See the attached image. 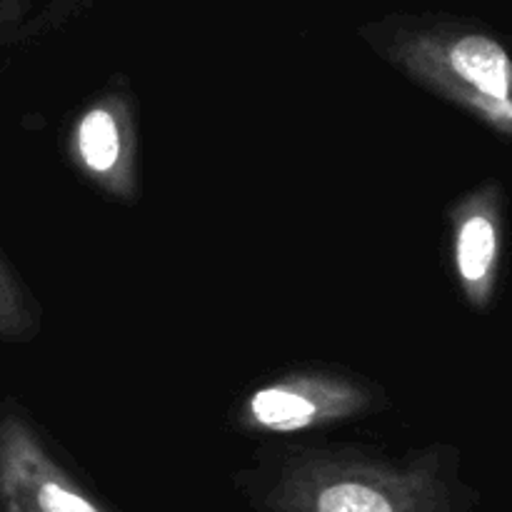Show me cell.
<instances>
[{
	"mask_svg": "<svg viewBox=\"0 0 512 512\" xmlns=\"http://www.w3.org/2000/svg\"><path fill=\"white\" fill-rule=\"evenodd\" d=\"M455 268L473 305L490 303L500 263V198L488 188L475 193L455 215Z\"/></svg>",
	"mask_w": 512,
	"mask_h": 512,
	"instance_id": "obj_6",
	"label": "cell"
},
{
	"mask_svg": "<svg viewBox=\"0 0 512 512\" xmlns=\"http://www.w3.org/2000/svg\"><path fill=\"white\" fill-rule=\"evenodd\" d=\"M243 488L255 512H468L438 453L393 463L355 450H295Z\"/></svg>",
	"mask_w": 512,
	"mask_h": 512,
	"instance_id": "obj_1",
	"label": "cell"
},
{
	"mask_svg": "<svg viewBox=\"0 0 512 512\" xmlns=\"http://www.w3.org/2000/svg\"><path fill=\"white\" fill-rule=\"evenodd\" d=\"M0 503L5 512H110L13 413L0 418Z\"/></svg>",
	"mask_w": 512,
	"mask_h": 512,
	"instance_id": "obj_2",
	"label": "cell"
},
{
	"mask_svg": "<svg viewBox=\"0 0 512 512\" xmlns=\"http://www.w3.org/2000/svg\"><path fill=\"white\" fill-rule=\"evenodd\" d=\"M33 325L35 320L23 288L13 278L8 265L0 260V340L28 338Z\"/></svg>",
	"mask_w": 512,
	"mask_h": 512,
	"instance_id": "obj_7",
	"label": "cell"
},
{
	"mask_svg": "<svg viewBox=\"0 0 512 512\" xmlns=\"http://www.w3.org/2000/svg\"><path fill=\"white\" fill-rule=\"evenodd\" d=\"M413 73L512 130V60L488 35H460L440 48L413 55Z\"/></svg>",
	"mask_w": 512,
	"mask_h": 512,
	"instance_id": "obj_4",
	"label": "cell"
},
{
	"mask_svg": "<svg viewBox=\"0 0 512 512\" xmlns=\"http://www.w3.org/2000/svg\"><path fill=\"white\" fill-rule=\"evenodd\" d=\"M73 158L88 178L118 198L135 193V140L128 105L115 95L90 105L73 128Z\"/></svg>",
	"mask_w": 512,
	"mask_h": 512,
	"instance_id": "obj_5",
	"label": "cell"
},
{
	"mask_svg": "<svg viewBox=\"0 0 512 512\" xmlns=\"http://www.w3.org/2000/svg\"><path fill=\"white\" fill-rule=\"evenodd\" d=\"M373 408V395L335 375H290L255 390L240 408V425L260 435H293L358 418Z\"/></svg>",
	"mask_w": 512,
	"mask_h": 512,
	"instance_id": "obj_3",
	"label": "cell"
}]
</instances>
